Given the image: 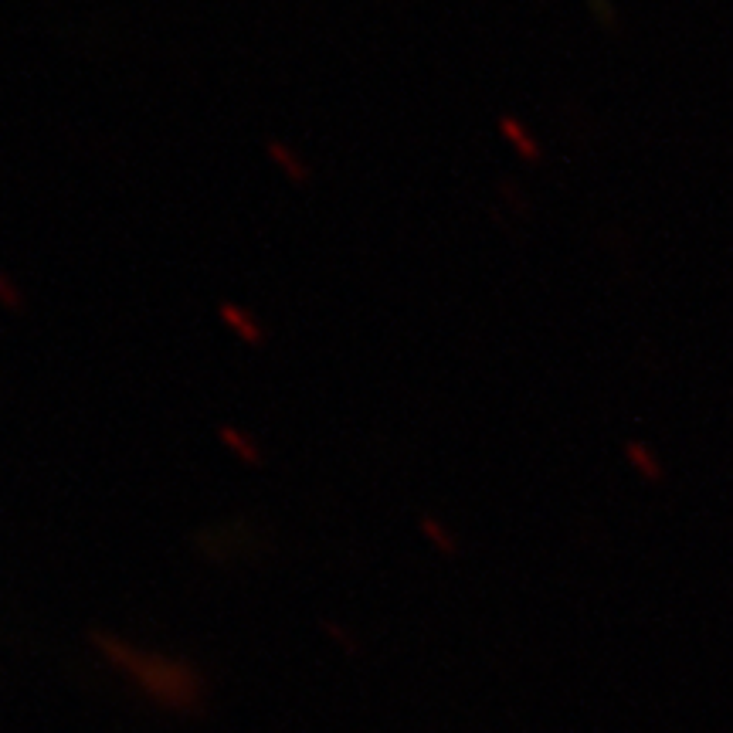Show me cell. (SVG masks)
<instances>
[{"instance_id":"obj_2","label":"cell","mask_w":733,"mask_h":733,"mask_svg":"<svg viewBox=\"0 0 733 733\" xmlns=\"http://www.w3.org/2000/svg\"><path fill=\"white\" fill-rule=\"evenodd\" d=\"M218 319L228 326L231 336H238V340L245 343V347H262V343L269 340V330H265L262 319L241 303H228V299L218 303Z\"/></svg>"},{"instance_id":"obj_3","label":"cell","mask_w":733,"mask_h":733,"mask_svg":"<svg viewBox=\"0 0 733 733\" xmlns=\"http://www.w3.org/2000/svg\"><path fill=\"white\" fill-rule=\"evenodd\" d=\"M499 136H503V143L516 153V160H523V163H537V160L543 157V143H540V136L533 133V129L526 126L520 116H513V112L499 116Z\"/></svg>"},{"instance_id":"obj_4","label":"cell","mask_w":733,"mask_h":733,"mask_svg":"<svg viewBox=\"0 0 733 733\" xmlns=\"http://www.w3.org/2000/svg\"><path fill=\"white\" fill-rule=\"evenodd\" d=\"M218 442L228 448L241 465H248V469H258V465L265 462V452H262V445H258V438L248 435V431L238 425H218Z\"/></svg>"},{"instance_id":"obj_6","label":"cell","mask_w":733,"mask_h":733,"mask_svg":"<svg viewBox=\"0 0 733 733\" xmlns=\"http://www.w3.org/2000/svg\"><path fill=\"white\" fill-rule=\"evenodd\" d=\"M418 530H421V537H425V543H428L431 550H435V554H442V557H459L462 554L459 537H455V533L448 530V526L438 520V516L425 513L418 520Z\"/></svg>"},{"instance_id":"obj_7","label":"cell","mask_w":733,"mask_h":733,"mask_svg":"<svg viewBox=\"0 0 733 733\" xmlns=\"http://www.w3.org/2000/svg\"><path fill=\"white\" fill-rule=\"evenodd\" d=\"M625 462L632 465V469L645 482H662V476H666L659 452H655L652 445H645V442H635V438H632V442H625Z\"/></svg>"},{"instance_id":"obj_1","label":"cell","mask_w":733,"mask_h":733,"mask_svg":"<svg viewBox=\"0 0 733 733\" xmlns=\"http://www.w3.org/2000/svg\"><path fill=\"white\" fill-rule=\"evenodd\" d=\"M96 645L109 659L112 669L123 672L146 700H153L157 706H163V710L194 713L204 706L208 683H204V672L197 669L194 662L180 659V655L143 649V645H133L112 632L96 635Z\"/></svg>"},{"instance_id":"obj_5","label":"cell","mask_w":733,"mask_h":733,"mask_svg":"<svg viewBox=\"0 0 733 733\" xmlns=\"http://www.w3.org/2000/svg\"><path fill=\"white\" fill-rule=\"evenodd\" d=\"M265 153H269V160L275 163V170H279L289 184H296V187L309 184V177H313V174H309V163L299 157V153L292 150L286 140H269V143H265Z\"/></svg>"},{"instance_id":"obj_8","label":"cell","mask_w":733,"mask_h":733,"mask_svg":"<svg viewBox=\"0 0 733 733\" xmlns=\"http://www.w3.org/2000/svg\"><path fill=\"white\" fill-rule=\"evenodd\" d=\"M584 4H588V11L594 14V21H598L601 28H615L618 24V11L611 0H584Z\"/></svg>"}]
</instances>
